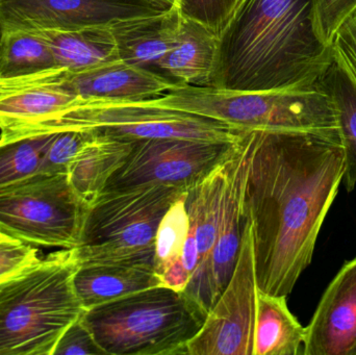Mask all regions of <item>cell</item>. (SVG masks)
<instances>
[{
  "label": "cell",
  "mask_w": 356,
  "mask_h": 355,
  "mask_svg": "<svg viewBox=\"0 0 356 355\" xmlns=\"http://www.w3.org/2000/svg\"><path fill=\"white\" fill-rule=\"evenodd\" d=\"M305 355H349L356 344V256L324 292L309 327Z\"/></svg>",
  "instance_id": "5bb4252c"
},
{
  "label": "cell",
  "mask_w": 356,
  "mask_h": 355,
  "mask_svg": "<svg viewBox=\"0 0 356 355\" xmlns=\"http://www.w3.org/2000/svg\"><path fill=\"white\" fill-rule=\"evenodd\" d=\"M188 189L149 185L104 191L90 204L75 248L79 266L125 264L154 267L159 225Z\"/></svg>",
  "instance_id": "8992f818"
},
{
  "label": "cell",
  "mask_w": 356,
  "mask_h": 355,
  "mask_svg": "<svg viewBox=\"0 0 356 355\" xmlns=\"http://www.w3.org/2000/svg\"><path fill=\"white\" fill-rule=\"evenodd\" d=\"M90 131H63L54 133L39 173L67 174L79 150L93 137Z\"/></svg>",
  "instance_id": "4316f807"
},
{
  "label": "cell",
  "mask_w": 356,
  "mask_h": 355,
  "mask_svg": "<svg viewBox=\"0 0 356 355\" xmlns=\"http://www.w3.org/2000/svg\"><path fill=\"white\" fill-rule=\"evenodd\" d=\"M167 10L152 0H0V33L111 27Z\"/></svg>",
  "instance_id": "8fae6325"
},
{
  "label": "cell",
  "mask_w": 356,
  "mask_h": 355,
  "mask_svg": "<svg viewBox=\"0 0 356 355\" xmlns=\"http://www.w3.org/2000/svg\"><path fill=\"white\" fill-rule=\"evenodd\" d=\"M236 143L175 138L135 142L124 164L104 191L149 185L188 190L226 160Z\"/></svg>",
  "instance_id": "9c48e42d"
},
{
  "label": "cell",
  "mask_w": 356,
  "mask_h": 355,
  "mask_svg": "<svg viewBox=\"0 0 356 355\" xmlns=\"http://www.w3.org/2000/svg\"><path fill=\"white\" fill-rule=\"evenodd\" d=\"M252 131L245 213L257 290L288 297L344 179V150L340 137L325 133Z\"/></svg>",
  "instance_id": "6da1fadb"
},
{
  "label": "cell",
  "mask_w": 356,
  "mask_h": 355,
  "mask_svg": "<svg viewBox=\"0 0 356 355\" xmlns=\"http://www.w3.org/2000/svg\"><path fill=\"white\" fill-rule=\"evenodd\" d=\"M317 89L330 95L336 108L341 144L344 150V181L347 191L356 185V85L332 52V60Z\"/></svg>",
  "instance_id": "603a6c76"
},
{
  "label": "cell",
  "mask_w": 356,
  "mask_h": 355,
  "mask_svg": "<svg viewBox=\"0 0 356 355\" xmlns=\"http://www.w3.org/2000/svg\"><path fill=\"white\" fill-rule=\"evenodd\" d=\"M89 206L68 175L38 173L0 189V233L29 245L76 248Z\"/></svg>",
  "instance_id": "ba28073f"
},
{
  "label": "cell",
  "mask_w": 356,
  "mask_h": 355,
  "mask_svg": "<svg viewBox=\"0 0 356 355\" xmlns=\"http://www.w3.org/2000/svg\"><path fill=\"white\" fill-rule=\"evenodd\" d=\"M316 26L324 43L332 46L341 25L356 12V0H313Z\"/></svg>",
  "instance_id": "f1b7e54d"
},
{
  "label": "cell",
  "mask_w": 356,
  "mask_h": 355,
  "mask_svg": "<svg viewBox=\"0 0 356 355\" xmlns=\"http://www.w3.org/2000/svg\"><path fill=\"white\" fill-rule=\"evenodd\" d=\"M51 85L81 100L142 102L156 99L175 85L152 71L122 60L83 72L56 70L16 79H0V90Z\"/></svg>",
  "instance_id": "7c38bea8"
},
{
  "label": "cell",
  "mask_w": 356,
  "mask_h": 355,
  "mask_svg": "<svg viewBox=\"0 0 356 355\" xmlns=\"http://www.w3.org/2000/svg\"><path fill=\"white\" fill-rule=\"evenodd\" d=\"M81 99L51 85L0 90V135L35 124Z\"/></svg>",
  "instance_id": "7402d4cb"
},
{
  "label": "cell",
  "mask_w": 356,
  "mask_h": 355,
  "mask_svg": "<svg viewBox=\"0 0 356 355\" xmlns=\"http://www.w3.org/2000/svg\"><path fill=\"white\" fill-rule=\"evenodd\" d=\"M37 248L0 233V283L40 260Z\"/></svg>",
  "instance_id": "f546056e"
},
{
  "label": "cell",
  "mask_w": 356,
  "mask_h": 355,
  "mask_svg": "<svg viewBox=\"0 0 356 355\" xmlns=\"http://www.w3.org/2000/svg\"><path fill=\"white\" fill-rule=\"evenodd\" d=\"M134 143L94 133L69 167L67 175L73 190L91 204L124 164Z\"/></svg>",
  "instance_id": "d6986e66"
},
{
  "label": "cell",
  "mask_w": 356,
  "mask_h": 355,
  "mask_svg": "<svg viewBox=\"0 0 356 355\" xmlns=\"http://www.w3.org/2000/svg\"><path fill=\"white\" fill-rule=\"evenodd\" d=\"M349 355H356V344L355 347H353V349L351 350L350 354Z\"/></svg>",
  "instance_id": "836d02e7"
},
{
  "label": "cell",
  "mask_w": 356,
  "mask_h": 355,
  "mask_svg": "<svg viewBox=\"0 0 356 355\" xmlns=\"http://www.w3.org/2000/svg\"><path fill=\"white\" fill-rule=\"evenodd\" d=\"M146 104L193 113L242 131H309L340 137L332 98L311 91L240 92L175 85Z\"/></svg>",
  "instance_id": "5b68a950"
},
{
  "label": "cell",
  "mask_w": 356,
  "mask_h": 355,
  "mask_svg": "<svg viewBox=\"0 0 356 355\" xmlns=\"http://www.w3.org/2000/svg\"><path fill=\"white\" fill-rule=\"evenodd\" d=\"M181 14L177 8L152 16L119 21L110 27L119 58L131 66L154 72L172 48Z\"/></svg>",
  "instance_id": "e0dca14e"
},
{
  "label": "cell",
  "mask_w": 356,
  "mask_h": 355,
  "mask_svg": "<svg viewBox=\"0 0 356 355\" xmlns=\"http://www.w3.org/2000/svg\"><path fill=\"white\" fill-rule=\"evenodd\" d=\"M52 355H106L96 343L83 318L77 319L63 333Z\"/></svg>",
  "instance_id": "4dcf8cb0"
},
{
  "label": "cell",
  "mask_w": 356,
  "mask_h": 355,
  "mask_svg": "<svg viewBox=\"0 0 356 355\" xmlns=\"http://www.w3.org/2000/svg\"><path fill=\"white\" fill-rule=\"evenodd\" d=\"M332 60L313 0H241L218 35L213 85L240 92L311 91Z\"/></svg>",
  "instance_id": "7a4b0ae2"
},
{
  "label": "cell",
  "mask_w": 356,
  "mask_h": 355,
  "mask_svg": "<svg viewBox=\"0 0 356 355\" xmlns=\"http://www.w3.org/2000/svg\"><path fill=\"white\" fill-rule=\"evenodd\" d=\"M207 314L184 292L154 287L85 311L104 354L188 355Z\"/></svg>",
  "instance_id": "277c9868"
},
{
  "label": "cell",
  "mask_w": 356,
  "mask_h": 355,
  "mask_svg": "<svg viewBox=\"0 0 356 355\" xmlns=\"http://www.w3.org/2000/svg\"><path fill=\"white\" fill-rule=\"evenodd\" d=\"M54 133L0 142V189L38 174Z\"/></svg>",
  "instance_id": "d4e9b609"
},
{
  "label": "cell",
  "mask_w": 356,
  "mask_h": 355,
  "mask_svg": "<svg viewBox=\"0 0 356 355\" xmlns=\"http://www.w3.org/2000/svg\"><path fill=\"white\" fill-rule=\"evenodd\" d=\"M73 283L85 311L162 286L154 267L125 264L79 266Z\"/></svg>",
  "instance_id": "ac0fdd59"
},
{
  "label": "cell",
  "mask_w": 356,
  "mask_h": 355,
  "mask_svg": "<svg viewBox=\"0 0 356 355\" xmlns=\"http://www.w3.org/2000/svg\"><path fill=\"white\" fill-rule=\"evenodd\" d=\"M241 0H178V10L219 35Z\"/></svg>",
  "instance_id": "83f0119b"
},
{
  "label": "cell",
  "mask_w": 356,
  "mask_h": 355,
  "mask_svg": "<svg viewBox=\"0 0 356 355\" xmlns=\"http://www.w3.org/2000/svg\"><path fill=\"white\" fill-rule=\"evenodd\" d=\"M75 248L50 254L0 283V355H52L85 310L74 289Z\"/></svg>",
  "instance_id": "3957f363"
},
{
  "label": "cell",
  "mask_w": 356,
  "mask_h": 355,
  "mask_svg": "<svg viewBox=\"0 0 356 355\" xmlns=\"http://www.w3.org/2000/svg\"><path fill=\"white\" fill-rule=\"evenodd\" d=\"M236 145L226 160L202 181L191 187L186 193V206L190 219V229L196 239L198 264L184 293L195 304L204 283L211 250L217 239L226 187Z\"/></svg>",
  "instance_id": "9a60e30c"
},
{
  "label": "cell",
  "mask_w": 356,
  "mask_h": 355,
  "mask_svg": "<svg viewBox=\"0 0 356 355\" xmlns=\"http://www.w3.org/2000/svg\"><path fill=\"white\" fill-rule=\"evenodd\" d=\"M186 193L188 191L169 208L159 225L154 256V269L159 277L169 266L181 258L190 229Z\"/></svg>",
  "instance_id": "484cf974"
},
{
  "label": "cell",
  "mask_w": 356,
  "mask_h": 355,
  "mask_svg": "<svg viewBox=\"0 0 356 355\" xmlns=\"http://www.w3.org/2000/svg\"><path fill=\"white\" fill-rule=\"evenodd\" d=\"M51 48L37 31L0 33V79H16L56 70Z\"/></svg>",
  "instance_id": "cb8c5ba5"
},
{
  "label": "cell",
  "mask_w": 356,
  "mask_h": 355,
  "mask_svg": "<svg viewBox=\"0 0 356 355\" xmlns=\"http://www.w3.org/2000/svg\"><path fill=\"white\" fill-rule=\"evenodd\" d=\"M217 56L218 35L181 15L175 44L154 73L173 85L211 87Z\"/></svg>",
  "instance_id": "2e32d148"
},
{
  "label": "cell",
  "mask_w": 356,
  "mask_h": 355,
  "mask_svg": "<svg viewBox=\"0 0 356 355\" xmlns=\"http://www.w3.org/2000/svg\"><path fill=\"white\" fill-rule=\"evenodd\" d=\"M257 294L252 235L246 222L234 272L200 331L188 342V355H252Z\"/></svg>",
  "instance_id": "30bf717a"
},
{
  "label": "cell",
  "mask_w": 356,
  "mask_h": 355,
  "mask_svg": "<svg viewBox=\"0 0 356 355\" xmlns=\"http://www.w3.org/2000/svg\"><path fill=\"white\" fill-rule=\"evenodd\" d=\"M35 31L51 48L58 70L83 72L121 60L110 27Z\"/></svg>",
  "instance_id": "ffe728a7"
},
{
  "label": "cell",
  "mask_w": 356,
  "mask_h": 355,
  "mask_svg": "<svg viewBox=\"0 0 356 355\" xmlns=\"http://www.w3.org/2000/svg\"><path fill=\"white\" fill-rule=\"evenodd\" d=\"M252 143L253 131H247L236 145L232 158L217 239L211 250L204 283L196 302L207 315L227 286L238 260L247 222L245 187Z\"/></svg>",
  "instance_id": "4fadbf2b"
},
{
  "label": "cell",
  "mask_w": 356,
  "mask_h": 355,
  "mask_svg": "<svg viewBox=\"0 0 356 355\" xmlns=\"http://www.w3.org/2000/svg\"><path fill=\"white\" fill-rule=\"evenodd\" d=\"M156 2L159 6H163V8H167V10H171L173 8H178V0H152Z\"/></svg>",
  "instance_id": "d6a6232c"
},
{
  "label": "cell",
  "mask_w": 356,
  "mask_h": 355,
  "mask_svg": "<svg viewBox=\"0 0 356 355\" xmlns=\"http://www.w3.org/2000/svg\"><path fill=\"white\" fill-rule=\"evenodd\" d=\"M63 131H90L127 142L188 139L236 143L247 131L193 113L146 102L81 100L35 124L0 135V142Z\"/></svg>",
  "instance_id": "52a82bcc"
},
{
  "label": "cell",
  "mask_w": 356,
  "mask_h": 355,
  "mask_svg": "<svg viewBox=\"0 0 356 355\" xmlns=\"http://www.w3.org/2000/svg\"><path fill=\"white\" fill-rule=\"evenodd\" d=\"M307 329L289 310L286 297L257 290L252 355L303 354Z\"/></svg>",
  "instance_id": "44dd1931"
},
{
  "label": "cell",
  "mask_w": 356,
  "mask_h": 355,
  "mask_svg": "<svg viewBox=\"0 0 356 355\" xmlns=\"http://www.w3.org/2000/svg\"><path fill=\"white\" fill-rule=\"evenodd\" d=\"M332 48L356 85V12L337 31Z\"/></svg>",
  "instance_id": "1f68e13d"
}]
</instances>
